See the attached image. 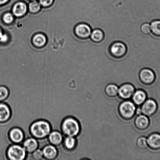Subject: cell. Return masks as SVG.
Segmentation results:
<instances>
[{
  "instance_id": "cell-7",
  "label": "cell",
  "mask_w": 160,
  "mask_h": 160,
  "mask_svg": "<svg viewBox=\"0 0 160 160\" xmlns=\"http://www.w3.org/2000/svg\"><path fill=\"white\" fill-rule=\"evenodd\" d=\"M139 81L146 85L153 84L156 80V76L154 72L151 69L144 68L140 70L139 74Z\"/></svg>"
},
{
  "instance_id": "cell-2",
  "label": "cell",
  "mask_w": 160,
  "mask_h": 160,
  "mask_svg": "<svg viewBox=\"0 0 160 160\" xmlns=\"http://www.w3.org/2000/svg\"><path fill=\"white\" fill-rule=\"evenodd\" d=\"M63 133L67 136L76 137L80 131V126L78 120L72 117H68L63 121L61 125Z\"/></svg>"
},
{
  "instance_id": "cell-20",
  "label": "cell",
  "mask_w": 160,
  "mask_h": 160,
  "mask_svg": "<svg viewBox=\"0 0 160 160\" xmlns=\"http://www.w3.org/2000/svg\"><path fill=\"white\" fill-rule=\"evenodd\" d=\"M118 90L119 88L116 85L110 84L106 86L105 89V92L108 97L113 98L118 95Z\"/></svg>"
},
{
  "instance_id": "cell-23",
  "label": "cell",
  "mask_w": 160,
  "mask_h": 160,
  "mask_svg": "<svg viewBox=\"0 0 160 160\" xmlns=\"http://www.w3.org/2000/svg\"><path fill=\"white\" fill-rule=\"evenodd\" d=\"M46 39L44 36L42 34H37L33 38V42L36 46L42 47L46 43Z\"/></svg>"
},
{
  "instance_id": "cell-14",
  "label": "cell",
  "mask_w": 160,
  "mask_h": 160,
  "mask_svg": "<svg viewBox=\"0 0 160 160\" xmlns=\"http://www.w3.org/2000/svg\"><path fill=\"white\" fill-rule=\"evenodd\" d=\"M39 143L37 139L34 138H29L26 139L23 143V147L26 152L33 153L38 148Z\"/></svg>"
},
{
  "instance_id": "cell-26",
  "label": "cell",
  "mask_w": 160,
  "mask_h": 160,
  "mask_svg": "<svg viewBox=\"0 0 160 160\" xmlns=\"http://www.w3.org/2000/svg\"><path fill=\"white\" fill-rule=\"evenodd\" d=\"M29 6V11L33 13L38 12L40 9V3L36 1H34L30 3Z\"/></svg>"
},
{
  "instance_id": "cell-18",
  "label": "cell",
  "mask_w": 160,
  "mask_h": 160,
  "mask_svg": "<svg viewBox=\"0 0 160 160\" xmlns=\"http://www.w3.org/2000/svg\"><path fill=\"white\" fill-rule=\"evenodd\" d=\"M105 37L104 32L100 29H95L92 30L90 38L92 42L98 43L102 41Z\"/></svg>"
},
{
  "instance_id": "cell-27",
  "label": "cell",
  "mask_w": 160,
  "mask_h": 160,
  "mask_svg": "<svg viewBox=\"0 0 160 160\" xmlns=\"http://www.w3.org/2000/svg\"><path fill=\"white\" fill-rule=\"evenodd\" d=\"M141 31L143 34L147 35L151 32V28H150V23L145 22L141 25Z\"/></svg>"
},
{
  "instance_id": "cell-15",
  "label": "cell",
  "mask_w": 160,
  "mask_h": 160,
  "mask_svg": "<svg viewBox=\"0 0 160 160\" xmlns=\"http://www.w3.org/2000/svg\"><path fill=\"white\" fill-rule=\"evenodd\" d=\"M44 157L47 159H54L58 155V150L54 145H49L44 147L43 150Z\"/></svg>"
},
{
  "instance_id": "cell-31",
  "label": "cell",
  "mask_w": 160,
  "mask_h": 160,
  "mask_svg": "<svg viewBox=\"0 0 160 160\" xmlns=\"http://www.w3.org/2000/svg\"><path fill=\"white\" fill-rule=\"evenodd\" d=\"M8 36L5 34H3L0 37V41L2 42H6L8 40Z\"/></svg>"
},
{
  "instance_id": "cell-5",
  "label": "cell",
  "mask_w": 160,
  "mask_h": 160,
  "mask_svg": "<svg viewBox=\"0 0 160 160\" xmlns=\"http://www.w3.org/2000/svg\"><path fill=\"white\" fill-rule=\"evenodd\" d=\"M126 45L121 42H114L109 47L110 54L115 58H120L123 57L126 54Z\"/></svg>"
},
{
  "instance_id": "cell-6",
  "label": "cell",
  "mask_w": 160,
  "mask_h": 160,
  "mask_svg": "<svg viewBox=\"0 0 160 160\" xmlns=\"http://www.w3.org/2000/svg\"><path fill=\"white\" fill-rule=\"evenodd\" d=\"M92 29L87 23L81 22L77 24L74 28V33L77 38L85 40L90 38Z\"/></svg>"
},
{
  "instance_id": "cell-3",
  "label": "cell",
  "mask_w": 160,
  "mask_h": 160,
  "mask_svg": "<svg viewBox=\"0 0 160 160\" xmlns=\"http://www.w3.org/2000/svg\"><path fill=\"white\" fill-rule=\"evenodd\" d=\"M119 112L121 117L125 120H130L134 117L136 112V106L133 102L125 100L119 106Z\"/></svg>"
},
{
  "instance_id": "cell-12",
  "label": "cell",
  "mask_w": 160,
  "mask_h": 160,
  "mask_svg": "<svg viewBox=\"0 0 160 160\" xmlns=\"http://www.w3.org/2000/svg\"><path fill=\"white\" fill-rule=\"evenodd\" d=\"M149 119L147 116L141 114L138 115L135 120V125L136 128L140 130L147 129L149 126Z\"/></svg>"
},
{
  "instance_id": "cell-24",
  "label": "cell",
  "mask_w": 160,
  "mask_h": 160,
  "mask_svg": "<svg viewBox=\"0 0 160 160\" xmlns=\"http://www.w3.org/2000/svg\"><path fill=\"white\" fill-rule=\"evenodd\" d=\"M8 89L4 86H0V102L4 101L9 95Z\"/></svg>"
},
{
  "instance_id": "cell-10",
  "label": "cell",
  "mask_w": 160,
  "mask_h": 160,
  "mask_svg": "<svg viewBox=\"0 0 160 160\" xmlns=\"http://www.w3.org/2000/svg\"><path fill=\"white\" fill-rule=\"evenodd\" d=\"M9 137L12 142L18 144L23 142L24 139V135L20 128H14L9 131Z\"/></svg>"
},
{
  "instance_id": "cell-25",
  "label": "cell",
  "mask_w": 160,
  "mask_h": 160,
  "mask_svg": "<svg viewBox=\"0 0 160 160\" xmlns=\"http://www.w3.org/2000/svg\"><path fill=\"white\" fill-rule=\"evenodd\" d=\"M136 143L138 147L141 149H145L148 146L147 138L145 137L139 138L137 139Z\"/></svg>"
},
{
  "instance_id": "cell-4",
  "label": "cell",
  "mask_w": 160,
  "mask_h": 160,
  "mask_svg": "<svg viewBox=\"0 0 160 160\" xmlns=\"http://www.w3.org/2000/svg\"><path fill=\"white\" fill-rule=\"evenodd\" d=\"M6 156L11 160H23L26 156V151L23 147L15 144L10 146L8 148Z\"/></svg>"
},
{
  "instance_id": "cell-11",
  "label": "cell",
  "mask_w": 160,
  "mask_h": 160,
  "mask_svg": "<svg viewBox=\"0 0 160 160\" xmlns=\"http://www.w3.org/2000/svg\"><path fill=\"white\" fill-rule=\"evenodd\" d=\"M147 143L151 149L157 150L160 149V134L154 133L150 135L147 139Z\"/></svg>"
},
{
  "instance_id": "cell-34",
  "label": "cell",
  "mask_w": 160,
  "mask_h": 160,
  "mask_svg": "<svg viewBox=\"0 0 160 160\" xmlns=\"http://www.w3.org/2000/svg\"><path fill=\"white\" fill-rule=\"evenodd\" d=\"M31 1H36V0H31Z\"/></svg>"
},
{
  "instance_id": "cell-19",
  "label": "cell",
  "mask_w": 160,
  "mask_h": 160,
  "mask_svg": "<svg viewBox=\"0 0 160 160\" xmlns=\"http://www.w3.org/2000/svg\"><path fill=\"white\" fill-rule=\"evenodd\" d=\"M27 11V6L24 3L17 2L14 5L13 12L16 16L21 17L24 15Z\"/></svg>"
},
{
  "instance_id": "cell-21",
  "label": "cell",
  "mask_w": 160,
  "mask_h": 160,
  "mask_svg": "<svg viewBox=\"0 0 160 160\" xmlns=\"http://www.w3.org/2000/svg\"><path fill=\"white\" fill-rule=\"evenodd\" d=\"M151 32L153 35L160 37V20H152L150 23Z\"/></svg>"
},
{
  "instance_id": "cell-30",
  "label": "cell",
  "mask_w": 160,
  "mask_h": 160,
  "mask_svg": "<svg viewBox=\"0 0 160 160\" xmlns=\"http://www.w3.org/2000/svg\"><path fill=\"white\" fill-rule=\"evenodd\" d=\"M54 0H39L40 4L42 6L47 7L49 6L52 4Z\"/></svg>"
},
{
  "instance_id": "cell-17",
  "label": "cell",
  "mask_w": 160,
  "mask_h": 160,
  "mask_svg": "<svg viewBox=\"0 0 160 160\" xmlns=\"http://www.w3.org/2000/svg\"><path fill=\"white\" fill-rule=\"evenodd\" d=\"M48 140L52 145L58 146L60 145L63 140L62 133L58 131H53L48 135Z\"/></svg>"
},
{
  "instance_id": "cell-22",
  "label": "cell",
  "mask_w": 160,
  "mask_h": 160,
  "mask_svg": "<svg viewBox=\"0 0 160 160\" xmlns=\"http://www.w3.org/2000/svg\"><path fill=\"white\" fill-rule=\"evenodd\" d=\"M76 139L74 137L67 136L64 139V146L67 150H73L76 147Z\"/></svg>"
},
{
  "instance_id": "cell-28",
  "label": "cell",
  "mask_w": 160,
  "mask_h": 160,
  "mask_svg": "<svg viewBox=\"0 0 160 160\" xmlns=\"http://www.w3.org/2000/svg\"><path fill=\"white\" fill-rule=\"evenodd\" d=\"M32 157L34 159L39 160L42 159L44 157L42 150L37 149L32 153Z\"/></svg>"
},
{
  "instance_id": "cell-32",
  "label": "cell",
  "mask_w": 160,
  "mask_h": 160,
  "mask_svg": "<svg viewBox=\"0 0 160 160\" xmlns=\"http://www.w3.org/2000/svg\"><path fill=\"white\" fill-rule=\"evenodd\" d=\"M9 0H0V5L4 4L7 3Z\"/></svg>"
},
{
  "instance_id": "cell-8",
  "label": "cell",
  "mask_w": 160,
  "mask_h": 160,
  "mask_svg": "<svg viewBox=\"0 0 160 160\" xmlns=\"http://www.w3.org/2000/svg\"><path fill=\"white\" fill-rule=\"evenodd\" d=\"M142 105L141 108L142 113L147 117H152L157 112V103L152 99H148L145 100Z\"/></svg>"
},
{
  "instance_id": "cell-9",
  "label": "cell",
  "mask_w": 160,
  "mask_h": 160,
  "mask_svg": "<svg viewBox=\"0 0 160 160\" xmlns=\"http://www.w3.org/2000/svg\"><path fill=\"white\" fill-rule=\"evenodd\" d=\"M135 92V88L134 86L130 83H126L119 88L118 95L122 99L128 100L132 97Z\"/></svg>"
},
{
  "instance_id": "cell-29",
  "label": "cell",
  "mask_w": 160,
  "mask_h": 160,
  "mask_svg": "<svg viewBox=\"0 0 160 160\" xmlns=\"http://www.w3.org/2000/svg\"><path fill=\"white\" fill-rule=\"evenodd\" d=\"M13 20V16L10 13L5 14L4 17H3V20L6 23H9L12 22Z\"/></svg>"
},
{
  "instance_id": "cell-33",
  "label": "cell",
  "mask_w": 160,
  "mask_h": 160,
  "mask_svg": "<svg viewBox=\"0 0 160 160\" xmlns=\"http://www.w3.org/2000/svg\"><path fill=\"white\" fill-rule=\"evenodd\" d=\"M3 34V33L2 32V31L1 30V29H0V37H1L2 35Z\"/></svg>"
},
{
  "instance_id": "cell-16",
  "label": "cell",
  "mask_w": 160,
  "mask_h": 160,
  "mask_svg": "<svg viewBox=\"0 0 160 160\" xmlns=\"http://www.w3.org/2000/svg\"><path fill=\"white\" fill-rule=\"evenodd\" d=\"M132 97L133 102L135 104L140 106L146 100L147 95L145 92L140 89L135 92Z\"/></svg>"
},
{
  "instance_id": "cell-13",
  "label": "cell",
  "mask_w": 160,
  "mask_h": 160,
  "mask_svg": "<svg viewBox=\"0 0 160 160\" xmlns=\"http://www.w3.org/2000/svg\"><path fill=\"white\" fill-rule=\"evenodd\" d=\"M11 111L6 103L0 102V123H5L10 119Z\"/></svg>"
},
{
  "instance_id": "cell-1",
  "label": "cell",
  "mask_w": 160,
  "mask_h": 160,
  "mask_svg": "<svg viewBox=\"0 0 160 160\" xmlns=\"http://www.w3.org/2000/svg\"><path fill=\"white\" fill-rule=\"evenodd\" d=\"M51 126L46 121L40 120L33 123L30 127L31 135L37 139L46 137L51 132Z\"/></svg>"
}]
</instances>
